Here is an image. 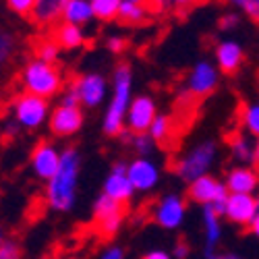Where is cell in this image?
Returning <instances> with one entry per match:
<instances>
[{"label": "cell", "mask_w": 259, "mask_h": 259, "mask_svg": "<svg viewBox=\"0 0 259 259\" xmlns=\"http://www.w3.org/2000/svg\"><path fill=\"white\" fill-rule=\"evenodd\" d=\"M81 156L75 147H67L60 158V168L46 185V203L50 209L69 211L75 207L77 189H79Z\"/></svg>", "instance_id": "1"}, {"label": "cell", "mask_w": 259, "mask_h": 259, "mask_svg": "<svg viewBox=\"0 0 259 259\" xmlns=\"http://www.w3.org/2000/svg\"><path fill=\"white\" fill-rule=\"evenodd\" d=\"M133 102V73L126 62L116 64L112 77V98L104 114V133L108 137H118L126 131L124 118L128 112V106Z\"/></svg>", "instance_id": "2"}, {"label": "cell", "mask_w": 259, "mask_h": 259, "mask_svg": "<svg viewBox=\"0 0 259 259\" xmlns=\"http://www.w3.org/2000/svg\"><path fill=\"white\" fill-rule=\"evenodd\" d=\"M62 73L54 62L44 60H29L23 71H21V88L25 94L39 96V98H52L62 90Z\"/></svg>", "instance_id": "3"}, {"label": "cell", "mask_w": 259, "mask_h": 259, "mask_svg": "<svg viewBox=\"0 0 259 259\" xmlns=\"http://www.w3.org/2000/svg\"><path fill=\"white\" fill-rule=\"evenodd\" d=\"M215 156H218V147H215L213 141H203V143L195 145L187 156H183L181 160L175 162L177 177L181 181H185L187 185L199 177H205L215 162Z\"/></svg>", "instance_id": "4"}, {"label": "cell", "mask_w": 259, "mask_h": 259, "mask_svg": "<svg viewBox=\"0 0 259 259\" xmlns=\"http://www.w3.org/2000/svg\"><path fill=\"white\" fill-rule=\"evenodd\" d=\"M50 104L48 100L39 98V96H31V94H21L15 104H13V114H15V122L21 128H39L48 118H50Z\"/></svg>", "instance_id": "5"}, {"label": "cell", "mask_w": 259, "mask_h": 259, "mask_svg": "<svg viewBox=\"0 0 259 259\" xmlns=\"http://www.w3.org/2000/svg\"><path fill=\"white\" fill-rule=\"evenodd\" d=\"M124 213H126V205L114 201L112 197H108L102 193L94 203V228H96V232L100 236H104V239L114 236L124 222Z\"/></svg>", "instance_id": "6"}, {"label": "cell", "mask_w": 259, "mask_h": 259, "mask_svg": "<svg viewBox=\"0 0 259 259\" xmlns=\"http://www.w3.org/2000/svg\"><path fill=\"white\" fill-rule=\"evenodd\" d=\"M187 197L191 201H195V203H201V205H211L220 215H224L228 189L218 179H213L211 175H205V177H199L193 183H189Z\"/></svg>", "instance_id": "7"}, {"label": "cell", "mask_w": 259, "mask_h": 259, "mask_svg": "<svg viewBox=\"0 0 259 259\" xmlns=\"http://www.w3.org/2000/svg\"><path fill=\"white\" fill-rule=\"evenodd\" d=\"M218 81H220L218 67L211 64L209 60H199L189 73L187 88H185V98L187 100H203V98H207L209 94L215 92Z\"/></svg>", "instance_id": "8"}, {"label": "cell", "mask_w": 259, "mask_h": 259, "mask_svg": "<svg viewBox=\"0 0 259 259\" xmlns=\"http://www.w3.org/2000/svg\"><path fill=\"white\" fill-rule=\"evenodd\" d=\"M156 116H158V108H156L154 98L137 96V98H133L131 106H128L124 126H126V131L133 133V135L149 133V126L154 124Z\"/></svg>", "instance_id": "9"}, {"label": "cell", "mask_w": 259, "mask_h": 259, "mask_svg": "<svg viewBox=\"0 0 259 259\" xmlns=\"http://www.w3.org/2000/svg\"><path fill=\"white\" fill-rule=\"evenodd\" d=\"M60 158H62V152L50 143V141H39L33 152H31V168H33V175L41 181H50L58 168H60Z\"/></svg>", "instance_id": "10"}, {"label": "cell", "mask_w": 259, "mask_h": 259, "mask_svg": "<svg viewBox=\"0 0 259 259\" xmlns=\"http://www.w3.org/2000/svg\"><path fill=\"white\" fill-rule=\"evenodd\" d=\"M50 131L56 137H71L81 131L83 126V112L79 106H56L48 118Z\"/></svg>", "instance_id": "11"}, {"label": "cell", "mask_w": 259, "mask_h": 259, "mask_svg": "<svg viewBox=\"0 0 259 259\" xmlns=\"http://www.w3.org/2000/svg\"><path fill=\"white\" fill-rule=\"evenodd\" d=\"M185 213H187V201L181 195H164L154 209V220L158 226L166 228V230H175L183 224L185 220Z\"/></svg>", "instance_id": "12"}, {"label": "cell", "mask_w": 259, "mask_h": 259, "mask_svg": "<svg viewBox=\"0 0 259 259\" xmlns=\"http://www.w3.org/2000/svg\"><path fill=\"white\" fill-rule=\"evenodd\" d=\"M106 88H108L106 79L102 75H98V73L81 75L71 85V90L79 98V104L81 106H88V108H96V106L102 104V100L106 96Z\"/></svg>", "instance_id": "13"}, {"label": "cell", "mask_w": 259, "mask_h": 259, "mask_svg": "<svg viewBox=\"0 0 259 259\" xmlns=\"http://www.w3.org/2000/svg\"><path fill=\"white\" fill-rule=\"evenodd\" d=\"M259 213L257 201L253 195H239V193H228V199L224 205V215L236 226L249 228L255 215Z\"/></svg>", "instance_id": "14"}, {"label": "cell", "mask_w": 259, "mask_h": 259, "mask_svg": "<svg viewBox=\"0 0 259 259\" xmlns=\"http://www.w3.org/2000/svg\"><path fill=\"white\" fill-rule=\"evenodd\" d=\"M104 195L112 197L114 201L126 205L131 201V197L135 195V189L128 181V175H126V164L122 162H116L110 170V175L104 181Z\"/></svg>", "instance_id": "15"}, {"label": "cell", "mask_w": 259, "mask_h": 259, "mask_svg": "<svg viewBox=\"0 0 259 259\" xmlns=\"http://www.w3.org/2000/svg\"><path fill=\"white\" fill-rule=\"evenodd\" d=\"M126 175L135 191H152L160 183V168L147 158H137L126 166Z\"/></svg>", "instance_id": "16"}, {"label": "cell", "mask_w": 259, "mask_h": 259, "mask_svg": "<svg viewBox=\"0 0 259 259\" xmlns=\"http://www.w3.org/2000/svg\"><path fill=\"white\" fill-rule=\"evenodd\" d=\"M213 56H215V67H218V71H222L224 75H234L245 62L243 46L236 44L232 39L218 41L213 48Z\"/></svg>", "instance_id": "17"}, {"label": "cell", "mask_w": 259, "mask_h": 259, "mask_svg": "<svg viewBox=\"0 0 259 259\" xmlns=\"http://www.w3.org/2000/svg\"><path fill=\"white\" fill-rule=\"evenodd\" d=\"M228 193H239V195H253L259 191V172L251 166H234L228 170L224 181Z\"/></svg>", "instance_id": "18"}, {"label": "cell", "mask_w": 259, "mask_h": 259, "mask_svg": "<svg viewBox=\"0 0 259 259\" xmlns=\"http://www.w3.org/2000/svg\"><path fill=\"white\" fill-rule=\"evenodd\" d=\"M69 3L71 0H37L31 21L37 27H52L58 19H62V13Z\"/></svg>", "instance_id": "19"}, {"label": "cell", "mask_w": 259, "mask_h": 259, "mask_svg": "<svg viewBox=\"0 0 259 259\" xmlns=\"http://www.w3.org/2000/svg\"><path fill=\"white\" fill-rule=\"evenodd\" d=\"M52 37H54L56 44L60 48H64V50H77V48L85 46V41H88V37H85L83 29L79 25L64 23V21H62V23H58V25H54Z\"/></svg>", "instance_id": "20"}, {"label": "cell", "mask_w": 259, "mask_h": 259, "mask_svg": "<svg viewBox=\"0 0 259 259\" xmlns=\"http://www.w3.org/2000/svg\"><path fill=\"white\" fill-rule=\"evenodd\" d=\"M203 232H205V249L203 251H215L218 243L222 239V224H220V213L211 205H203Z\"/></svg>", "instance_id": "21"}, {"label": "cell", "mask_w": 259, "mask_h": 259, "mask_svg": "<svg viewBox=\"0 0 259 259\" xmlns=\"http://www.w3.org/2000/svg\"><path fill=\"white\" fill-rule=\"evenodd\" d=\"M152 15L147 0H122L118 21L122 25H141Z\"/></svg>", "instance_id": "22"}, {"label": "cell", "mask_w": 259, "mask_h": 259, "mask_svg": "<svg viewBox=\"0 0 259 259\" xmlns=\"http://www.w3.org/2000/svg\"><path fill=\"white\" fill-rule=\"evenodd\" d=\"M94 19V9L90 0H71L62 13V21L64 23H73V25H83L88 21Z\"/></svg>", "instance_id": "23"}, {"label": "cell", "mask_w": 259, "mask_h": 259, "mask_svg": "<svg viewBox=\"0 0 259 259\" xmlns=\"http://www.w3.org/2000/svg\"><path fill=\"white\" fill-rule=\"evenodd\" d=\"M228 145H230V154L232 158L239 162V166H247L251 162H255V147L249 143V139L241 133H236L228 139Z\"/></svg>", "instance_id": "24"}, {"label": "cell", "mask_w": 259, "mask_h": 259, "mask_svg": "<svg viewBox=\"0 0 259 259\" xmlns=\"http://www.w3.org/2000/svg\"><path fill=\"white\" fill-rule=\"evenodd\" d=\"M172 135H175V120H172L168 114H158L154 124L149 126V137L160 145H166Z\"/></svg>", "instance_id": "25"}, {"label": "cell", "mask_w": 259, "mask_h": 259, "mask_svg": "<svg viewBox=\"0 0 259 259\" xmlns=\"http://www.w3.org/2000/svg\"><path fill=\"white\" fill-rule=\"evenodd\" d=\"M120 5H122V0H92L94 17L104 21V23H108V21H114V19H118Z\"/></svg>", "instance_id": "26"}, {"label": "cell", "mask_w": 259, "mask_h": 259, "mask_svg": "<svg viewBox=\"0 0 259 259\" xmlns=\"http://www.w3.org/2000/svg\"><path fill=\"white\" fill-rule=\"evenodd\" d=\"M60 46L54 41V37H37V41L33 44V56L37 60H44V62H54L58 58Z\"/></svg>", "instance_id": "27"}, {"label": "cell", "mask_w": 259, "mask_h": 259, "mask_svg": "<svg viewBox=\"0 0 259 259\" xmlns=\"http://www.w3.org/2000/svg\"><path fill=\"white\" fill-rule=\"evenodd\" d=\"M241 124L243 128L259 139V102L257 104H249L241 110Z\"/></svg>", "instance_id": "28"}, {"label": "cell", "mask_w": 259, "mask_h": 259, "mask_svg": "<svg viewBox=\"0 0 259 259\" xmlns=\"http://www.w3.org/2000/svg\"><path fill=\"white\" fill-rule=\"evenodd\" d=\"M226 3L236 7L245 17H249L253 23L259 25V0H226Z\"/></svg>", "instance_id": "29"}, {"label": "cell", "mask_w": 259, "mask_h": 259, "mask_svg": "<svg viewBox=\"0 0 259 259\" xmlns=\"http://www.w3.org/2000/svg\"><path fill=\"white\" fill-rule=\"evenodd\" d=\"M13 54H15V35L0 29V67L9 62Z\"/></svg>", "instance_id": "30"}, {"label": "cell", "mask_w": 259, "mask_h": 259, "mask_svg": "<svg viewBox=\"0 0 259 259\" xmlns=\"http://www.w3.org/2000/svg\"><path fill=\"white\" fill-rule=\"evenodd\" d=\"M7 5H9V9L13 13L21 15V17H31L37 0H7Z\"/></svg>", "instance_id": "31"}, {"label": "cell", "mask_w": 259, "mask_h": 259, "mask_svg": "<svg viewBox=\"0 0 259 259\" xmlns=\"http://www.w3.org/2000/svg\"><path fill=\"white\" fill-rule=\"evenodd\" d=\"M154 139L149 137V133H141V135H133V147L139 156H147L154 149Z\"/></svg>", "instance_id": "32"}, {"label": "cell", "mask_w": 259, "mask_h": 259, "mask_svg": "<svg viewBox=\"0 0 259 259\" xmlns=\"http://www.w3.org/2000/svg\"><path fill=\"white\" fill-rule=\"evenodd\" d=\"M23 253H21V245L17 241L7 239V243L0 247V259H21Z\"/></svg>", "instance_id": "33"}, {"label": "cell", "mask_w": 259, "mask_h": 259, "mask_svg": "<svg viewBox=\"0 0 259 259\" xmlns=\"http://www.w3.org/2000/svg\"><path fill=\"white\" fill-rule=\"evenodd\" d=\"M106 46H108V50H110L112 54H122V52H124V48H126V37L112 35V37H108Z\"/></svg>", "instance_id": "34"}, {"label": "cell", "mask_w": 259, "mask_h": 259, "mask_svg": "<svg viewBox=\"0 0 259 259\" xmlns=\"http://www.w3.org/2000/svg\"><path fill=\"white\" fill-rule=\"evenodd\" d=\"M218 25H220V29H234L236 25H239V15L236 13H226V15H222L220 17V21H218Z\"/></svg>", "instance_id": "35"}, {"label": "cell", "mask_w": 259, "mask_h": 259, "mask_svg": "<svg viewBox=\"0 0 259 259\" xmlns=\"http://www.w3.org/2000/svg\"><path fill=\"white\" fill-rule=\"evenodd\" d=\"M189 251H191L189 243H187L185 239H179L177 245H175V249H172V255H175L177 259H185V257L189 255Z\"/></svg>", "instance_id": "36"}, {"label": "cell", "mask_w": 259, "mask_h": 259, "mask_svg": "<svg viewBox=\"0 0 259 259\" xmlns=\"http://www.w3.org/2000/svg\"><path fill=\"white\" fill-rule=\"evenodd\" d=\"M100 259H124V251H122L120 247H108V249L100 255Z\"/></svg>", "instance_id": "37"}, {"label": "cell", "mask_w": 259, "mask_h": 259, "mask_svg": "<svg viewBox=\"0 0 259 259\" xmlns=\"http://www.w3.org/2000/svg\"><path fill=\"white\" fill-rule=\"evenodd\" d=\"M168 3L175 9H191V7H195L197 3H201V0H168Z\"/></svg>", "instance_id": "38"}, {"label": "cell", "mask_w": 259, "mask_h": 259, "mask_svg": "<svg viewBox=\"0 0 259 259\" xmlns=\"http://www.w3.org/2000/svg\"><path fill=\"white\" fill-rule=\"evenodd\" d=\"M141 259H172L166 251H162V249H156V251H149V253H145Z\"/></svg>", "instance_id": "39"}, {"label": "cell", "mask_w": 259, "mask_h": 259, "mask_svg": "<svg viewBox=\"0 0 259 259\" xmlns=\"http://www.w3.org/2000/svg\"><path fill=\"white\" fill-rule=\"evenodd\" d=\"M205 253V259H224V253H220L218 249L215 251H203Z\"/></svg>", "instance_id": "40"}, {"label": "cell", "mask_w": 259, "mask_h": 259, "mask_svg": "<svg viewBox=\"0 0 259 259\" xmlns=\"http://www.w3.org/2000/svg\"><path fill=\"white\" fill-rule=\"evenodd\" d=\"M249 230H251V232H253V234L257 236V239H259V213L255 215V220L251 222V226H249Z\"/></svg>", "instance_id": "41"}, {"label": "cell", "mask_w": 259, "mask_h": 259, "mask_svg": "<svg viewBox=\"0 0 259 259\" xmlns=\"http://www.w3.org/2000/svg\"><path fill=\"white\" fill-rule=\"evenodd\" d=\"M255 164L259 166V139H257V143H255Z\"/></svg>", "instance_id": "42"}, {"label": "cell", "mask_w": 259, "mask_h": 259, "mask_svg": "<svg viewBox=\"0 0 259 259\" xmlns=\"http://www.w3.org/2000/svg\"><path fill=\"white\" fill-rule=\"evenodd\" d=\"M7 243V234H5V230L3 228H0V247H3Z\"/></svg>", "instance_id": "43"}, {"label": "cell", "mask_w": 259, "mask_h": 259, "mask_svg": "<svg viewBox=\"0 0 259 259\" xmlns=\"http://www.w3.org/2000/svg\"><path fill=\"white\" fill-rule=\"evenodd\" d=\"M224 259H243L241 255H234V253H224Z\"/></svg>", "instance_id": "44"}, {"label": "cell", "mask_w": 259, "mask_h": 259, "mask_svg": "<svg viewBox=\"0 0 259 259\" xmlns=\"http://www.w3.org/2000/svg\"><path fill=\"white\" fill-rule=\"evenodd\" d=\"M255 201H257V207H259V191H257V195H255Z\"/></svg>", "instance_id": "45"}, {"label": "cell", "mask_w": 259, "mask_h": 259, "mask_svg": "<svg viewBox=\"0 0 259 259\" xmlns=\"http://www.w3.org/2000/svg\"><path fill=\"white\" fill-rule=\"evenodd\" d=\"M48 259H56V257H48Z\"/></svg>", "instance_id": "46"}, {"label": "cell", "mask_w": 259, "mask_h": 259, "mask_svg": "<svg viewBox=\"0 0 259 259\" xmlns=\"http://www.w3.org/2000/svg\"><path fill=\"white\" fill-rule=\"evenodd\" d=\"M90 3H92V0H90Z\"/></svg>", "instance_id": "47"}]
</instances>
